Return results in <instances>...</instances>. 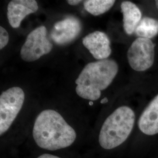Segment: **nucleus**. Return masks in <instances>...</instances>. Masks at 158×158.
Here are the masks:
<instances>
[{
	"label": "nucleus",
	"mask_w": 158,
	"mask_h": 158,
	"mask_svg": "<svg viewBox=\"0 0 158 158\" xmlns=\"http://www.w3.org/2000/svg\"><path fill=\"white\" fill-rule=\"evenodd\" d=\"M138 127L147 135L158 134V94L142 113L138 121Z\"/></svg>",
	"instance_id": "nucleus-10"
},
{
	"label": "nucleus",
	"mask_w": 158,
	"mask_h": 158,
	"mask_svg": "<svg viewBox=\"0 0 158 158\" xmlns=\"http://www.w3.org/2000/svg\"><path fill=\"white\" fill-rule=\"evenodd\" d=\"M25 93L19 87H12L0 96V135L9 130L23 107Z\"/></svg>",
	"instance_id": "nucleus-4"
},
{
	"label": "nucleus",
	"mask_w": 158,
	"mask_h": 158,
	"mask_svg": "<svg viewBox=\"0 0 158 158\" xmlns=\"http://www.w3.org/2000/svg\"><path fill=\"white\" fill-rule=\"evenodd\" d=\"M115 2L114 0H87L84 1V7L91 15L98 16L109 11Z\"/></svg>",
	"instance_id": "nucleus-13"
},
{
	"label": "nucleus",
	"mask_w": 158,
	"mask_h": 158,
	"mask_svg": "<svg viewBox=\"0 0 158 158\" xmlns=\"http://www.w3.org/2000/svg\"><path fill=\"white\" fill-rule=\"evenodd\" d=\"M135 120L134 111L121 106L110 114L102 125L99 143L105 149H112L123 143L133 130Z\"/></svg>",
	"instance_id": "nucleus-3"
},
{
	"label": "nucleus",
	"mask_w": 158,
	"mask_h": 158,
	"mask_svg": "<svg viewBox=\"0 0 158 158\" xmlns=\"http://www.w3.org/2000/svg\"><path fill=\"white\" fill-rule=\"evenodd\" d=\"M38 158H61L60 157H58L56 156L53 155H51V154H48V153H45V154H43L42 155L40 156Z\"/></svg>",
	"instance_id": "nucleus-15"
},
{
	"label": "nucleus",
	"mask_w": 158,
	"mask_h": 158,
	"mask_svg": "<svg viewBox=\"0 0 158 158\" xmlns=\"http://www.w3.org/2000/svg\"><path fill=\"white\" fill-rule=\"evenodd\" d=\"M135 34L138 38L152 39L158 34V20L151 18L143 17L138 25Z\"/></svg>",
	"instance_id": "nucleus-12"
},
{
	"label": "nucleus",
	"mask_w": 158,
	"mask_h": 158,
	"mask_svg": "<svg viewBox=\"0 0 158 158\" xmlns=\"http://www.w3.org/2000/svg\"><path fill=\"white\" fill-rule=\"evenodd\" d=\"M123 15V27L125 32L131 35L142 19V13L139 8L131 1H123L121 4Z\"/></svg>",
	"instance_id": "nucleus-11"
},
{
	"label": "nucleus",
	"mask_w": 158,
	"mask_h": 158,
	"mask_svg": "<svg viewBox=\"0 0 158 158\" xmlns=\"http://www.w3.org/2000/svg\"><path fill=\"white\" fill-rule=\"evenodd\" d=\"M53 44L47 38V29L45 26H40L31 31L27 37L21 49L23 60L32 62L51 52Z\"/></svg>",
	"instance_id": "nucleus-5"
},
{
	"label": "nucleus",
	"mask_w": 158,
	"mask_h": 158,
	"mask_svg": "<svg viewBox=\"0 0 158 158\" xmlns=\"http://www.w3.org/2000/svg\"><path fill=\"white\" fill-rule=\"evenodd\" d=\"M38 4L35 0H12L7 6L6 15L13 28H19L23 19L38 11Z\"/></svg>",
	"instance_id": "nucleus-9"
},
{
	"label": "nucleus",
	"mask_w": 158,
	"mask_h": 158,
	"mask_svg": "<svg viewBox=\"0 0 158 158\" xmlns=\"http://www.w3.org/2000/svg\"><path fill=\"white\" fill-rule=\"evenodd\" d=\"M118 65L113 59H104L88 63L76 80V92L90 101L100 98L102 91L107 89L118 73Z\"/></svg>",
	"instance_id": "nucleus-2"
},
{
	"label": "nucleus",
	"mask_w": 158,
	"mask_h": 158,
	"mask_svg": "<svg viewBox=\"0 0 158 158\" xmlns=\"http://www.w3.org/2000/svg\"><path fill=\"white\" fill-rule=\"evenodd\" d=\"M130 66L136 72L145 71L152 66L155 60V45L149 39L138 38L127 52Z\"/></svg>",
	"instance_id": "nucleus-6"
},
{
	"label": "nucleus",
	"mask_w": 158,
	"mask_h": 158,
	"mask_svg": "<svg viewBox=\"0 0 158 158\" xmlns=\"http://www.w3.org/2000/svg\"><path fill=\"white\" fill-rule=\"evenodd\" d=\"M82 30V24L78 18L68 16L55 23L50 36L57 45H65L76 40Z\"/></svg>",
	"instance_id": "nucleus-7"
},
{
	"label": "nucleus",
	"mask_w": 158,
	"mask_h": 158,
	"mask_svg": "<svg viewBox=\"0 0 158 158\" xmlns=\"http://www.w3.org/2000/svg\"><path fill=\"white\" fill-rule=\"evenodd\" d=\"M68 4L70 6H76L77 4H79L80 2H82V1L80 0V1H77V0H69L67 1Z\"/></svg>",
	"instance_id": "nucleus-16"
},
{
	"label": "nucleus",
	"mask_w": 158,
	"mask_h": 158,
	"mask_svg": "<svg viewBox=\"0 0 158 158\" xmlns=\"http://www.w3.org/2000/svg\"><path fill=\"white\" fill-rule=\"evenodd\" d=\"M85 48L97 60L107 59L111 53V43L107 35L102 31H95L87 35L82 40Z\"/></svg>",
	"instance_id": "nucleus-8"
},
{
	"label": "nucleus",
	"mask_w": 158,
	"mask_h": 158,
	"mask_svg": "<svg viewBox=\"0 0 158 158\" xmlns=\"http://www.w3.org/2000/svg\"><path fill=\"white\" fill-rule=\"evenodd\" d=\"M155 4H156V6L158 9V1H155Z\"/></svg>",
	"instance_id": "nucleus-17"
},
{
	"label": "nucleus",
	"mask_w": 158,
	"mask_h": 158,
	"mask_svg": "<svg viewBox=\"0 0 158 158\" xmlns=\"http://www.w3.org/2000/svg\"><path fill=\"white\" fill-rule=\"evenodd\" d=\"M9 41V35L5 28L0 27V49H2L7 45Z\"/></svg>",
	"instance_id": "nucleus-14"
},
{
	"label": "nucleus",
	"mask_w": 158,
	"mask_h": 158,
	"mask_svg": "<svg viewBox=\"0 0 158 158\" xmlns=\"http://www.w3.org/2000/svg\"><path fill=\"white\" fill-rule=\"evenodd\" d=\"M33 137L40 148L56 151L72 145L76 132L56 111L45 110L35 119Z\"/></svg>",
	"instance_id": "nucleus-1"
}]
</instances>
